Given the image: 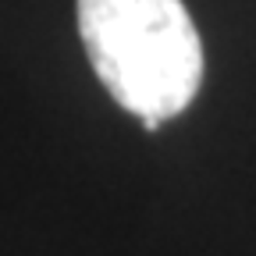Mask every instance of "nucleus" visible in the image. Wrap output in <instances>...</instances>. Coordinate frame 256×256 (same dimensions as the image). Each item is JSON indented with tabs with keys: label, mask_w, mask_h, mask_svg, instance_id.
I'll return each mask as SVG.
<instances>
[{
	"label": "nucleus",
	"mask_w": 256,
	"mask_h": 256,
	"mask_svg": "<svg viewBox=\"0 0 256 256\" xmlns=\"http://www.w3.org/2000/svg\"><path fill=\"white\" fill-rule=\"evenodd\" d=\"M78 36L104 89L139 121L182 114L203 82V43L182 0H78Z\"/></svg>",
	"instance_id": "f257e3e1"
}]
</instances>
